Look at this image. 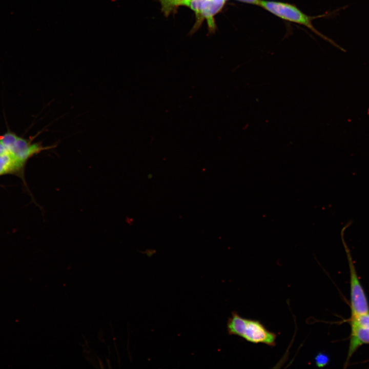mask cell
I'll use <instances>...</instances> for the list:
<instances>
[{
  "mask_svg": "<svg viewBox=\"0 0 369 369\" xmlns=\"http://www.w3.org/2000/svg\"><path fill=\"white\" fill-rule=\"evenodd\" d=\"M56 147V144L43 146L41 142L32 143L31 141L18 136L8 152L26 165L27 161L34 155Z\"/></svg>",
  "mask_w": 369,
  "mask_h": 369,
  "instance_id": "4",
  "label": "cell"
},
{
  "mask_svg": "<svg viewBox=\"0 0 369 369\" xmlns=\"http://www.w3.org/2000/svg\"><path fill=\"white\" fill-rule=\"evenodd\" d=\"M352 332L347 360L357 348L363 344L369 343V327L351 324Z\"/></svg>",
  "mask_w": 369,
  "mask_h": 369,
  "instance_id": "7",
  "label": "cell"
},
{
  "mask_svg": "<svg viewBox=\"0 0 369 369\" xmlns=\"http://www.w3.org/2000/svg\"><path fill=\"white\" fill-rule=\"evenodd\" d=\"M224 1H227V0H224Z\"/></svg>",
  "mask_w": 369,
  "mask_h": 369,
  "instance_id": "13",
  "label": "cell"
},
{
  "mask_svg": "<svg viewBox=\"0 0 369 369\" xmlns=\"http://www.w3.org/2000/svg\"><path fill=\"white\" fill-rule=\"evenodd\" d=\"M351 324L361 327H369V312L352 316Z\"/></svg>",
  "mask_w": 369,
  "mask_h": 369,
  "instance_id": "9",
  "label": "cell"
},
{
  "mask_svg": "<svg viewBox=\"0 0 369 369\" xmlns=\"http://www.w3.org/2000/svg\"><path fill=\"white\" fill-rule=\"evenodd\" d=\"M350 272V296L352 316L369 312V305L360 284L350 253L346 249Z\"/></svg>",
  "mask_w": 369,
  "mask_h": 369,
  "instance_id": "3",
  "label": "cell"
},
{
  "mask_svg": "<svg viewBox=\"0 0 369 369\" xmlns=\"http://www.w3.org/2000/svg\"><path fill=\"white\" fill-rule=\"evenodd\" d=\"M229 335L239 336L248 342L275 346L277 335L269 331L259 321L241 317L233 312L227 322Z\"/></svg>",
  "mask_w": 369,
  "mask_h": 369,
  "instance_id": "1",
  "label": "cell"
},
{
  "mask_svg": "<svg viewBox=\"0 0 369 369\" xmlns=\"http://www.w3.org/2000/svg\"><path fill=\"white\" fill-rule=\"evenodd\" d=\"M8 152L0 140V156Z\"/></svg>",
  "mask_w": 369,
  "mask_h": 369,
  "instance_id": "12",
  "label": "cell"
},
{
  "mask_svg": "<svg viewBox=\"0 0 369 369\" xmlns=\"http://www.w3.org/2000/svg\"><path fill=\"white\" fill-rule=\"evenodd\" d=\"M259 6L282 19L306 27L314 33L344 51L342 48L322 34L313 26L312 20L316 17L305 14L296 6L281 2L261 0Z\"/></svg>",
  "mask_w": 369,
  "mask_h": 369,
  "instance_id": "2",
  "label": "cell"
},
{
  "mask_svg": "<svg viewBox=\"0 0 369 369\" xmlns=\"http://www.w3.org/2000/svg\"><path fill=\"white\" fill-rule=\"evenodd\" d=\"M316 365L320 368H322L328 364L330 361L329 356L324 353H319L315 357Z\"/></svg>",
  "mask_w": 369,
  "mask_h": 369,
  "instance_id": "10",
  "label": "cell"
},
{
  "mask_svg": "<svg viewBox=\"0 0 369 369\" xmlns=\"http://www.w3.org/2000/svg\"><path fill=\"white\" fill-rule=\"evenodd\" d=\"M225 2L224 0H191L189 6L200 18H206L210 26L213 27V16L222 9Z\"/></svg>",
  "mask_w": 369,
  "mask_h": 369,
  "instance_id": "5",
  "label": "cell"
},
{
  "mask_svg": "<svg viewBox=\"0 0 369 369\" xmlns=\"http://www.w3.org/2000/svg\"><path fill=\"white\" fill-rule=\"evenodd\" d=\"M25 164L9 152L0 156V176L8 174L24 177Z\"/></svg>",
  "mask_w": 369,
  "mask_h": 369,
  "instance_id": "6",
  "label": "cell"
},
{
  "mask_svg": "<svg viewBox=\"0 0 369 369\" xmlns=\"http://www.w3.org/2000/svg\"><path fill=\"white\" fill-rule=\"evenodd\" d=\"M191 0H159L160 2L162 10L166 14L168 15L172 11L181 5L189 6Z\"/></svg>",
  "mask_w": 369,
  "mask_h": 369,
  "instance_id": "8",
  "label": "cell"
},
{
  "mask_svg": "<svg viewBox=\"0 0 369 369\" xmlns=\"http://www.w3.org/2000/svg\"><path fill=\"white\" fill-rule=\"evenodd\" d=\"M241 2L252 4V5H255L259 6L260 5V3L261 2V0H237Z\"/></svg>",
  "mask_w": 369,
  "mask_h": 369,
  "instance_id": "11",
  "label": "cell"
}]
</instances>
